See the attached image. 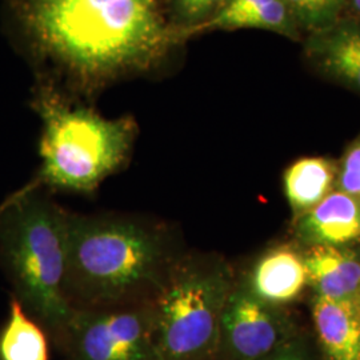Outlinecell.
Returning a JSON list of instances; mask_svg holds the SVG:
<instances>
[{
  "instance_id": "obj_1",
  "label": "cell",
  "mask_w": 360,
  "mask_h": 360,
  "mask_svg": "<svg viewBox=\"0 0 360 360\" xmlns=\"http://www.w3.org/2000/svg\"><path fill=\"white\" fill-rule=\"evenodd\" d=\"M11 11L31 51L89 92L154 67L180 40L156 0H11Z\"/></svg>"
},
{
  "instance_id": "obj_2",
  "label": "cell",
  "mask_w": 360,
  "mask_h": 360,
  "mask_svg": "<svg viewBox=\"0 0 360 360\" xmlns=\"http://www.w3.org/2000/svg\"><path fill=\"white\" fill-rule=\"evenodd\" d=\"M186 251L163 219L68 212L65 297L72 309L153 302Z\"/></svg>"
},
{
  "instance_id": "obj_3",
  "label": "cell",
  "mask_w": 360,
  "mask_h": 360,
  "mask_svg": "<svg viewBox=\"0 0 360 360\" xmlns=\"http://www.w3.org/2000/svg\"><path fill=\"white\" fill-rule=\"evenodd\" d=\"M67 230L68 211L46 190H19L0 205V264L53 343L74 312L65 295Z\"/></svg>"
},
{
  "instance_id": "obj_4",
  "label": "cell",
  "mask_w": 360,
  "mask_h": 360,
  "mask_svg": "<svg viewBox=\"0 0 360 360\" xmlns=\"http://www.w3.org/2000/svg\"><path fill=\"white\" fill-rule=\"evenodd\" d=\"M32 108L43 123L39 142L41 165L37 176L20 191L92 195L127 163L138 134L134 117H104L92 108L71 105L51 89L38 90Z\"/></svg>"
},
{
  "instance_id": "obj_5",
  "label": "cell",
  "mask_w": 360,
  "mask_h": 360,
  "mask_svg": "<svg viewBox=\"0 0 360 360\" xmlns=\"http://www.w3.org/2000/svg\"><path fill=\"white\" fill-rule=\"evenodd\" d=\"M236 282L217 254L186 251L153 300L159 360H217L221 314Z\"/></svg>"
},
{
  "instance_id": "obj_6",
  "label": "cell",
  "mask_w": 360,
  "mask_h": 360,
  "mask_svg": "<svg viewBox=\"0 0 360 360\" xmlns=\"http://www.w3.org/2000/svg\"><path fill=\"white\" fill-rule=\"evenodd\" d=\"M55 345L65 360H159L153 302L74 309Z\"/></svg>"
},
{
  "instance_id": "obj_7",
  "label": "cell",
  "mask_w": 360,
  "mask_h": 360,
  "mask_svg": "<svg viewBox=\"0 0 360 360\" xmlns=\"http://www.w3.org/2000/svg\"><path fill=\"white\" fill-rule=\"evenodd\" d=\"M284 309L260 302L238 281L221 314L217 360H259L297 338Z\"/></svg>"
},
{
  "instance_id": "obj_8",
  "label": "cell",
  "mask_w": 360,
  "mask_h": 360,
  "mask_svg": "<svg viewBox=\"0 0 360 360\" xmlns=\"http://www.w3.org/2000/svg\"><path fill=\"white\" fill-rule=\"evenodd\" d=\"M236 281L260 302L284 309L309 285L303 251L292 245L272 247L260 254Z\"/></svg>"
},
{
  "instance_id": "obj_9",
  "label": "cell",
  "mask_w": 360,
  "mask_h": 360,
  "mask_svg": "<svg viewBox=\"0 0 360 360\" xmlns=\"http://www.w3.org/2000/svg\"><path fill=\"white\" fill-rule=\"evenodd\" d=\"M304 245H352L360 240V196L335 190L294 221Z\"/></svg>"
},
{
  "instance_id": "obj_10",
  "label": "cell",
  "mask_w": 360,
  "mask_h": 360,
  "mask_svg": "<svg viewBox=\"0 0 360 360\" xmlns=\"http://www.w3.org/2000/svg\"><path fill=\"white\" fill-rule=\"evenodd\" d=\"M314 295L359 302L360 251L351 245H309L303 251Z\"/></svg>"
},
{
  "instance_id": "obj_11",
  "label": "cell",
  "mask_w": 360,
  "mask_h": 360,
  "mask_svg": "<svg viewBox=\"0 0 360 360\" xmlns=\"http://www.w3.org/2000/svg\"><path fill=\"white\" fill-rule=\"evenodd\" d=\"M311 315L321 360H360V303L312 297Z\"/></svg>"
},
{
  "instance_id": "obj_12",
  "label": "cell",
  "mask_w": 360,
  "mask_h": 360,
  "mask_svg": "<svg viewBox=\"0 0 360 360\" xmlns=\"http://www.w3.org/2000/svg\"><path fill=\"white\" fill-rule=\"evenodd\" d=\"M292 15L284 0H229L208 22L179 30L180 40L208 30L263 28L287 32Z\"/></svg>"
},
{
  "instance_id": "obj_13",
  "label": "cell",
  "mask_w": 360,
  "mask_h": 360,
  "mask_svg": "<svg viewBox=\"0 0 360 360\" xmlns=\"http://www.w3.org/2000/svg\"><path fill=\"white\" fill-rule=\"evenodd\" d=\"M338 163L323 156H309L294 162L284 171V193L294 218L319 205L336 190Z\"/></svg>"
},
{
  "instance_id": "obj_14",
  "label": "cell",
  "mask_w": 360,
  "mask_h": 360,
  "mask_svg": "<svg viewBox=\"0 0 360 360\" xmlns=\"http://www.w3.org/2000/svg\"><path fill=\"white\" fill-rule=\"evenodd\" d=\"M0 360H50L46 330L13 296L8 318L0 328Z\"/></svg>"
},
{
  "instance_id": "obj_15",
  "label": "cell",
  "mask_w": 360,
  "mask_h": 360,
  "mask_svg": "<svg viewBox=\"0 0 360 360\" xmlns=\"http://www.w3.org/2000/svg\"><path fill=\"white\" fill-rule=\"evenodd\" d=\"M319 62L330 75L360 91V30L339 28L323 39Z\"/></svg>"
},
{
  "instance_id": "obj_16",
  "label": "cell",
  "mask_w": 360,
  "mask_h": 360,
  "mask_svg": "<svg viewBox=\"0 0 360 360\" xmlns=\"http://www.w3.org/2000/svg\"><path fill=\"white\" fill-rule=\"evenodd\" d=\"M292 18L303 26L323 30L331 26L346 0H284Z\"/></svg>"
},
{
  "instance_id": "obj_17",
  "label": "cell",
  "mask_w": 360,
  "mask_h": 360,
  "mask_svg": "<svg viewBox=\"0 0 360 360\" xmlns=\"http://www.w3.org/2000/svg\"><path fill=\"white\" fill-rule=\"evenodd\" d=\"M336 190L360 196V135L338 163Z\"/></svg>"
},
{
  "instance_id": "obj_18",
  "label": "cell",
  "mask_w": 360,
  "mask_h": 360,
  "mask_svg": "<svg viewBox=\"0 0 360 360\" xmlns=\"http://www.w3.org/2000/svg\"><path fill=\"white\" fill-rule=\"evenodd\" d=\"M259 360H321V356H316L309 343L297 336L283 347Z\"/></svg>"
},
{
  "instance_id": "obj_19",
  "label": "cell",
  "mask_w": 360,
  "mask_h": 360,
  "mask_svg": "<svg viewBox=\"0 0 360 360\" xmlns=\"http://www.w3.org/2000/svg\"><path fill=\"white\" fill-rule=\"evenodd\" d=\"M178 11L186 19L199 20L226 4V0H175Z\"/></svg>"
},
{
  "instance_id": "obj_20",
  "label": "cell",
  "mask_w": 360,
  "mask_h": 360,
  "mask_svg": "<svg viewBox=\"0 0 360 360\" xmlns=\"http://www.w3.org/2000/svg\"><path fill=\"white\" fill-rule=\"evenodd\" d=\"M352 4H354V7H355V10L360 13V0H352Z\"/></svg>"
},
{
  "instance_id": "obj_21",
  "label": "cell",
  "mask_w": 360,
  "mask_h": 360,
  "mask_svg": "<svg viewBox=\"0 0 360 360\" xmlns=\"http://www.w3.org/2000/svg\"><path fill=\"white\" fill-rule=\"evenodd\" d=\"M359 303H360V297H359Z\"/></svg>"
}]
</instances>
